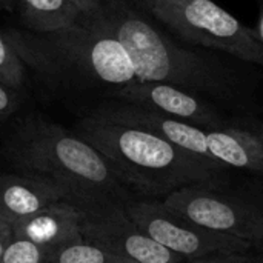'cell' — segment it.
<instances>
[{"label": "cell", "mask_w": 263, "mask_h": 263, "mask_svg": "<svg viewBox=\"0 0 263 263\" xmlns=\"http://www.w3.org/2000/svg\"><path fill=\"white\" fill-rule=\"evenodd\" d=\"M163 203L205 230L245 240L253 251H263V214L234 188L190 185L166 196Z\"/></svg>", "instance_id": "6"}, {"label": "cell", "mask_w": 263, "mask_h": 263, "mask_svg": "<svg viewBox=\"0 0 263 263\" xmlns=\"http://www.w3.org/2000/svg\"><path fill=\"white\" fill-rule=\"evenodd\" d=\"M12 160L54 180L80 211L134 199L106 159L80 136L40 117L23 120L9 140Z\"/></svg>", "instance_id": "3"}, {"label": "cell", "mask_w": 263, "mask_h": 263, "mask_svg": "<svg viewBox=\"0 0 263 263\" xmlns=\"http://www.w3.org/2000/svg\"><path fill=\"white\" fill-rule=\"evenodd\" d=\"M80 220L82 211L77 206L59 200L18 220L12 225V231L15 237L54 250L83 240Z\"/></svg>", "instance_id": "12"}, {"label": "cell", "mask_w": 263, "mask_h": 263, "mask_svg": "<svg viewBox=\"0 0 263 263\" xmlns=\"http://www.w3.org/2000/svg\"><path fill=\"white\" fill-rule=\"evenodd\" d=\"M59 200L66 202V194L46 176L32 171L0 174V220L9 225Z\"/></svg>", "instance_id": "11"}, {"label": "cell", "mask_w": 263, "mask_h": 263, "mask_svg": "<svg viewBox=\"0 0 263 263\" xmlns=\"http://www.w3.org/2000/svg\"><path fill=\"white\" fill-rule=\"evenodd\" d=\"M142 2H143V5L146 6V9L149 11L151 8H154V6H156L159 2H162V0H142Z\"/></svg>", "instance_id": "26"}, {"label": "cell", "mask_w": 263, "mask_h": 263, "mask_svg": "<svg viewBox=\"0 0 263 263\" xmlns=\"http://www.w3.org/2000/svg\"><path fill=\"white\" fill-rule=\"evenodd\" d=\"M83 240L129 263H183L145 234L126 214L123 203L82 211Z\"/></svg>", "instance_id": "8"}, {"label": "cell", "mask_w": 263, "mask_h": 263, "mask_svg": "<svg viewBox=\"0 0 263 263\" xmlns=\"http://www.w3.org/2000/svg\"><path fill=\"white\" fill-rule=\"evenodd\" d=\"M125 211L145 234L185 262L253 251V247L245 240L213 233L193 223L166 206L162 199L134 197L125 203Z\"/></svg>", "instance_id": "7"}, {"label": "cell", "mask_w": 263, "mask_h": 263, "mask_svg": "<svg viewBox=\"0 0 263 263\" xmlns=\"http://www.w3.org/2000/svg\"><path fill=\"white\" fill-rule=\"evenodd\" d=\"M92 114L102 119L122 123V125L149 131L186 153H191V154H196L199 157L214 162L210 154L208 143H206V129L199 128L196 125L182 122L179 119H174V117H170V116H165V114H160V112H156L142 106L123 103V102L100 106Z\"/></svg>", "instance_id": "10"}, {"label": "cell", "mask_w": 263, "mask_h": 263, "mask_svg": "<svg viewBox=\"0 0 263 263\" xmlns=\"http://www.w3.org/2000/svg\"><path fill=\"white\" fill-rule=\"evenodd\" d=\"M250 254V253H248ZM248 254H222V256H208L197 260H188L185 263H247Z\"/></svg>", "instance_id": "20"}, {"label": "cell", "mask_w": 263, "mask_h": 263, "mask_svg": "<svg viewBox=\"0 0 263 263\" xmlns=\"http://www.w3.org/2000/svg\"><path fill=\"white\" fill-rule=\"evenodd\" d=\"M256 32L263 43V0H259V20H257V26H256Z\"/></svg>", "instance_id": "23"}, {"label": "cell", "mask_w": 263, "mask_h": 263, "mask_svg": "<svg viewBox=\"0 0 263 263\" xmlns=\"http://www.w3.org/2000/svg\"><path fill=\"white\" fill-rule=\"evenodd\" d=\"M111 165L122 183L140 197L160 199L197 183L227 185L231 170L186 153L168 140L128 125L89 114L76 126Z\"/></svg>", "instance_id": "2"}, {"label": "cell", "mask_w": 263, "mask_h": 263, "mask_svg": "<svg viewBox=\"0 0 263 263\" xmlns=\"http://www.w3.org/2000/svg\"><path fill=\"white\" fill-rule=\"evenodd\" d=\"M69 2H72L79 8L83 18H88V17L94 15L97 12V9L102 6V3H103V0H69Z\"/></svg>", "instance_id": "21"}, {"label": "cell", "mask_w": 263, "mask_h": 263, "mask_svg": "<svg viewBox=\"0 0 263 263\" xmlns=\"http://www.w3.org/2000/svg\"><path fill=\"white\" fill-rule=\"evenodd\" d=\"M247 263H263V251H251L247 256Z\"/></svg>", "instance_id": "25"}, {"label": "cell", "mask_w": 263, "mask_h": 263, "mask_svg": "<svg viewBox=\"0 0 263 263\" xmlns=\"http://www.w3.org/2000/svg\"><path fill=\"white\" fill-rule=\"evenodd\" d=\"M18 92L0 83V122L8 119L18 108Z\"/></svg>", "instance_id": "19"}, {"label": "cell", "mask_w": 263, "mask_h": 263, "mask_svg": "<svg viewBox=\"0 0 263 263\" xmlns=\"http://www.w3.org/2000/svg\"><path fill=\"white\" fill-rule=\"evenodd\" d=\"M149 12L188 43L263 66V43L256 29L213 0H162Z\"/></svg>", "instance_id": "5"}, {"label": "cell", "mask_w": 263, "mask_h": 263, "mask_svg": "<svg viewBox=\"0 0 263 263\" xmlns=\"http://www.w3.org/2000/svg\"><path fill=\"white\" fill-rule=\"evenodd\" d=\"M12 0H0V5H3V6H9V3H11Z\"/></svg>", "instance_id": "27"}, {"label": "cell", "mask_w": 263, "mask_h": 263, "mask_svg": "<svg viewBox=\"0 0 263 263\" xmlns=\"http://www.w3.org/2000/svg\"><path fill=\"white\" fill-rule=\"evenodd\" d=\"M248 122H250V125H251V128L257 133V136L260 137V140H262V145H263V122L260 120H256V119H251V117H248ZM263 177V174L260 176Z\"/></svg>", "instance_id": "24"}, {"label": "cell", "mask_w": 263, "mask_h": 263, "mask_svg": "<svg viewBox=\"0 0 263 263\" xmlns=\"http://www.w3.org/2000/svg\"><path fill=\"white\" fill-rule=\"evenodd\" d=\"M117 102L142 106L203 129H222L233 125L234 117L210 99L185 88L160 82H134L109 92Z\"/></svg>", "instance_id": "9"}, {"label": "cell", "mask_w": 263, "mask_h": 263, "mask_svg": "<svg viewBox=\"0 0 263 263\" xmlns=\"http://www.w3.org/2000/svg\"><path fill=\"white\" fill-rule=\"evenodd\" d=\"M183 263H185V262H183Z\"/></svg>", "instance_id": "28"}, {"label": "cell", "mask_w": 263, "mask_h": 263, "mask_svg": "<svg viewBox=\"0 0 263 263\" xmlns=\"http://www.w3.org/2000/svg\"><path fill=\"white\" fill-rule=\"evenodd\" d=\"M234 190L239 194H242L247 200H250L263 214V177L251 176L243 185Z\"/></svg>", "instance_id": "18"}, {"label": "cell", "mask_w": 263, "mask_h": 263, "mask_svg": "<svg viewBox=\"0 0 263 263\" xmlns=\"http://www.w3.org/2000/svg\"><path fill=\"white\" fill-rule=\"evenodd\" d=\"M6 37L18 57L52 85L82 88H123L137 82L125 48L114 37L83 23L52 31L8 29Z\"/></svg>", "instance_id": "4"}, {"label": "cell", "mask_w": 263, "mask_h": 263, "mask_svg": "<svg viewBox=\"0 0 263 263\" xmlns=\"http://www.w3.org/2000/svg\"><path fill=\"white\" fill-rule=\"evenodd\" d=\"M49 263H129L82 240L51 250Z\"/></svg>", "instance_id": "15"}, {"label": "cell", "mask_w": 263, "mask_h": 263, "mask_svg": "<svg viewBox=\"0 0 263 263\" xmlns=\"http://www.w3.org/2000/svg\"><path fill=\"white\" fill-rule=\"evenodd\" d=\"M51 248L40 247L26 239L12 237L0 263H49Z\"/></svg>", "instance_id": "17"}, {"label": "cell", "mask_w": 263, "mask_h": 263, "mask_svg": "<svg viewBox=\"0 0 263 263\" xmlns=\"http://www.w3.org/2000/svg\"><path fill=\"white\" fill-rule=\"evenodd\" d=\"M26 79V66L5 32H0V83L17 91Z\"/></svg>", "instance_id": "16"}, {"label": "cell", "mask_w": 263, "mask_h": 263, "mask_svg": "<svg viewBox=\"0 0 263 263\" xmlns=\"http://www.w3.org/2000/svg\"><path fill=\"white\" fill-rule=\"evenodd\" d=\"M14 237V231H12V225L0 220V260L3 257V253L6 250V247L9 245V242Z\"/></svg>", "instance_id": "22"}, {"label": "cell", "mask_w": 263, "mask_h": 263, "mask_svg": "<svg viewBox=\"0 0 263 263\" xmlns=\"http://www.w3.org/2000/svg\"><path fill=\"white\" fill-rule=\"evenodd\" d=\"M82 23L119 40L137 82L176 85L217 105L240 106L245 99L243 82L231 66L200 49L179 45L128 0H103L97 12Z\"/></svg>", "instance_id": "1"}, {"label": "cell", "mask_w": 263, "mask_h": 263, "mask_svg": "<svg viewBox=\"0 0 263 263\" xmlns=\"http://www.w3.org/2000/svg\"><path fill=\"white\" fill-rule=\"evenodd\" d=\"M23 25L32 32H52L80 25L83 15L69 0H17Z\"/></svg>", "instance_id": "14"}, {"label": "cell", "mask_w": 263, "mask_h": 263, "mask_svg": "<svg viewBox=\"0 0 263 263\" xmlns=\"http://www.w3.org/2000/svg\"><path fill=\"white\" fill-rule=\"evenodd\" d=\"M206 143L214 162L251 176L263 174V145L248 117H234L233 125L208 129Z\"/></svg>", "instance_id": "13"}]
</instances>
